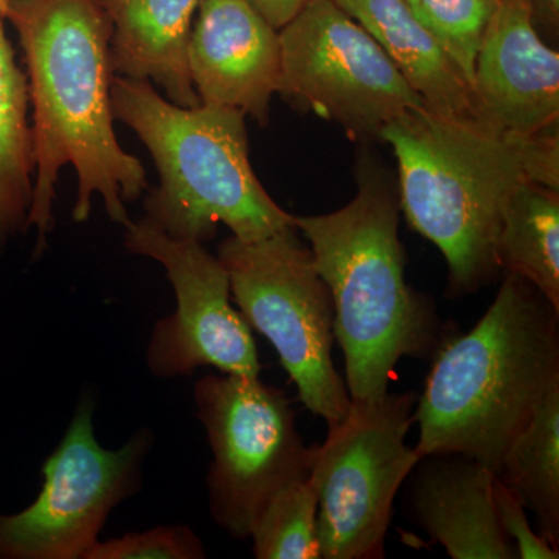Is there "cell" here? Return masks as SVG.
I'll return each instance as SVG.
<instances>
[{
	"mask_svg": "<svg viewBox=\"0 0 559 559\" xmlns=\"http://www.w3.org/2000/svg\"><path fill=\"white\" fill-rule=\"evenodd\" d=\"M5 20L28 70L36 176L27 227L38 231L36 252L50 230L66 165L79 176L73 219L90 218L98 197L114 223L130 226L124 202L146 190V173L114 131L110 25L100 0H13Z\"/></svg>",
	"mask_w": 559,
	"mask_h": 559,
	"instance_id": "6da1fadb",
	"label": "cell"
},
{
	"mask_svg": "<svg viewBox=\"0 0 559 559\" xmlns=\"http://www.w3.org/2000/svg\"><path fill=\"white\" fill-rule=\"evenodd\" d=\"M345 207L294 216L334 307V337L352 401L381 400L403 358H432L444 331L436 305L406 282L400 198L389 173L364 156Z\"/></svg>",
	"mask_w": 559,
	"mask_h": 559,
	"instance_id": "7a4b0ae2",
	"label": "cell"
},
{
	"mask_svg": "<svg viewBox=\"0 0 559 559\" xmlns=\"http://www.w3.org/2000/svg\"><path fill=\"white\" fill-rule=\"evenodd\" d=\"M415 406L419 457L459 454L498 473L544 396L559 384V311L507 272L466 334H447Z\"/></svg>",
	"mask_w": 559,
	"mask_h": 559,
	"instance_id": "3957f363",
	"label": "cell"
},
{
	"mask_svg": "<svg viewBox=\"0 0 559 559\" xmlns=\"http://www.w3.org/2000/svg\"><path fill=\"white\" fill-rule=\"evenodd\" d=\"M528 138L426 105L382 131L399 164L401 212L443 253L451 297L477 293L498 277L496 238L510 198L530 180Z\"/></svg>",
	"mask_w": 559,
	"mask_h": 559,
	"instance_id": "277c9868",
	"label": "cell"
},
{
	"mask_svg": "<svg viewBox=\"0 0 559 559\" xmlns=\"http://www.w3.org/2000/svg\"><path fill=\"white\" fill-rule=\"evenodd\" d=\"M114 119L150 150L160 183L145 201L143 223L176 240H209L223 223L235 238L257 241L294 226L249 160L246 116L226 106L183 108L145 80L110 84Z\"/></svg>",
	"mask_w": 559,
	"mask_h": 559,
	"instance_id": "5b68a950",
	"label": "cell"
},
{
	"mask_svg": "<svg viewBox=\"0 0 559 559\" xmlns=\"http://www.w3.org/2000/svg\"><path fill=\"white\" fill-rule=\"evenodd\" d=\"M218 260L242 318L274 345L301 404L329 426L342 421L352 399L333 360V299L297 227L257 241L231 235Z\"/></svg>",
	"mask_w": 559,
	"mask_h": 559,
	"instance_id": "8992f818",
	"label": "cell"
},
{
	"mask_svg": "<svg viewBox=\"0 0 559 559\" xmlns=\"http://www.w3.org/2000/svg\"><path fill=\"white\" fill-rule=\"evenodd\" d=\"M417 400L412 392H389L370 403L352 401L347 417L312 447L320 558L384 557L393 502L421 462L406 443Z\"/></svg>",
	"mask_w": 559,
	"mask_h": 559,
	"instance_id": "52a82bcc",
	"label": "cell"
},
{
	"mask_svg": "<svg viewBox=\"0 0 559 559\" xmlns=\"http://www.w3.org/2000/svg\"><path fill=\"white\" fill-rule=\"evenodd\" d=\"M194 403L213 455L210 513L234 538H249L266 503L310 477L312 447H305L285 392L260 378L207 374Z\"/></svg>",
	"mask_w": 559,
	"mask_h": 559,
	"instance_id": "ba28073f",
	"label": "cell"
},
{
	"mask_svg": "<svg viewBox=\"0 0 559 559\" xmlns=\"http://www.w3.org/2000/svg\"><path fill=\"white\" fill-rule=\"evenodd\" d=\"M282 94L304 112L334 121L360 142L426 105L380 44L334 0H310L278 31Z\"/></svg>",
	"mask_w": 559,
	"mask_h": 559,
	"instance_id": "9c48e42d",
	"label": "cell"
},
{
	"mask_svg": "<svg viewBox=\"0 0 559 559\" xmlns=\"http://www.w3.org/2000/svg\"><path fill=\"white\" fill-rule=\"evenodd\" d=\"M153 433L138 430L106 450L94 430V404L81 401L57 450L44 463L38 498L16 514H0V559H84L103 525L140 491Z\"/></svg>",
	"mask_w": 559,
	"mask_h": 559,
	"instance_id": "30bf717a",
	"label": "cell"
},
{
	"mask_svg": "<svg viewBox=\"0 0 559 559\" xmlns=\"http://www.w3.org/2000/svg\"><path fill=\"white\" fill-rule=\"evenodd\" d=\"M127 248L159 261L176 296V311L154 326L146 362L162 380L189 377L201 367L260 378L249 323L230 304L229 275L202 242L176 240L148 224L127 226Z\"/></svg>",
	"mask_w": 559,
	"mask_h": 559,
	"instance_id": "8fae6325",
	"label": "cell"
},
{
	"mask_svg": "<svg viewBox=\"0 0 559 559\" xmlns=\"http://www.w3.org/2000/svg\"><path fill=\"white\" fill-rule=\"evenodd\" d=\"M476 119L527 138L558 128L559 53L522 0H500L477 51L471 86Z\"/></svg>",
	"mask_w": 559,
	"mask_h": 559,
	"instance_id": "7c38bea8",
	"label": "cell"
},
{
	"mask_svg": "<svg viewBox=\"0 0 559 559\" xmlns=\"http://www.w3.org/2000/svg\"><path fill=\"white\" fill-rule=\"evenodd\" d=\"M189 69L201 105L237 109L266 124L282 76L278 31L246 0H204L191 31Z\"/></svg>",
	"mask_w": 559,
	"mask_h": 559,
	"instance_id": "4fadbf2b",
	"label": "cell"
},
{
	"mask_svg": "<svg viewBox=\"0 0 559 559\" xmlns=\"http://www.w3.org/2000/svg\"><path fill=\"white\" fill-rule=\"evenodd\" d=\"M412 485L419 527L452 559H513V544L500 530L495 471L459 454L429 455Z\"/></svg>",
	"mask_w": 559,
	"mask_h": 559,
	"instance_id": "5bb4252c",
	"label": "cell"
},
{
	"mask_svg": "<svg viewBox=\"0 0 559 559\" xmlns=\"http://www.w3.org/2000/svg\"><path fill=\"white\" fill-rule=\"evenodd\" d=\"M204 0H100L110 25V64L124 79L154 81L168 100L200 106L189 69L193 20Z\"/></svg>",
	"mask_w": 559,
	"mask_h": 559,
	"instance_id": "9a60e30c",
	"label": "cell"
},
{
	"mask_svg": "<svg viewBox=\"0 0 559 559\" xmlns=\"http://www.w3.org/2000/svg\"><path fill=\"white\" fill-rule=\"evenodd\" d=\"M380 44L428 108L474 117L473 94L450 55L415 16L406 0H334Z\"/></svg>",
	"mask_w": 559,
	"mask_h": 559,
	"instance_id": "2e32d148",
	"label": "cell"
},
{
	"mask_svg": "<svg viewBox=\"0 0 559 559\" xmlns=\"http://www.w3.org/2000/svg\"><path fill=\"white\" fill-rule=\"evenodd\" d=\"M495 253L500 270L535 286L559 311V190L521 183L503 212Z\"/></svg>",
	"mask_w": 559,
	"mask_h": 559,
	"instance_id": "e0dca14e",
	"label": "cell"
},
{
	"mask_svg": "<svg viewBox=\"0 0 559 559\" xmlns=\"http://www.w3.org/2000/svg\"><path fill=\"white\" fill-rule=\"evenodd\" d=\"M496 477L535 513L539 535L559 546V384L511 441Z\"/></svg>",
	"mask_w": 559,
	"mask_h": 559,
	"instance_id": "ac0fdd59",
	"label": "cell"
},
{
	"mask_svg": "<svg viewBox=\"0 0 559 559\" xmlns=\"http://www.w3.org/2000/svg\"><path fill=\"white\" fill-rule=\"evenodd\" d=\"M28 103L27 76L14 61L0 17V248L17 231L27 229L35 183Z\"/></svg>",
	"mask_w": 559,
	"mask_h": 559,
	"instance_id": "d6986e66",
	"label": "cell"
},
{
	"mask_svg": "<svg viewBox=\"0 0 559 559\" xmlns=\"http://www.w3.org/2000/svg\"><path fill=\"white\" fill-rule=\"evenodd\" d=\"M249 538L259 559H320L318 496L310 477L278 491L260 511Z\"/></svg>",
	"mask_w": 559,
	"mask_h": 559,
	"instance_id": "ffe728a7",
	"label": "cell"
},
{
	"mask_svg": "<svg viewBox=\"0 0 559 559\" xmlns=\"http://www.w3.org/2000/svg\"><path fill=\"white\" fill-rule=\"evenodd\" d=\"M417 20L450 55L469 87L485 32L500 0H406Z\"/></svg>",
	"mask_w": 559,
	"mask_h": 559,
	"instance_id": "44dd1931",
	"label": "cell"
},
{
	"mask_svg": "<svg viewBox=\"0 0 559 559\" xmlns=\"http://www.w3.org/2000/svg\"><path fill=\"white\" fill-rule=\"evenodd\" d=\"M205 549L197 533L183 525L130 533L121 538L98 540L84 559H201Z\"/></svg>",
	"mask_w": 559,
	"mask_h": 559,
	"instance_id": "7402d4cb",
	"label": "cell"
},
{
	"mask_svg": "<svg viewBox=\"0 0 559 559\" xmlns=\"http://www.w3.org/2000/svg\"><path fill=\"white\" fill-rule=\"evenodd\" d=\"M495 506L500 530L521 559H558V550L530 527L524 502L496 477Z\"/></svg>",
	"mask_w": 559,
	"mask_h": 559,
	"instance_id": "603a6c76",
	"label": "cell"
},
{
	"mask_svg": "<svg viewBox=\"0 0 559 559\" xmlns=\"http://www.w3.org/2000/svg\"><path fill=\"white\" fill-rule=\"evenodd\" d=\"M275 31H282L310 0H246Z\"/></svg>",
	"mask_w": 559,
	"mask_h": 559,
	"instance_id": "cb8c5ba5",
	"label": "cell"
},
{
	"mask_svg": "<svg viewBox=\"0 0 559 559\" xmlns=\"http://www.w3.org/2000/svg\"><path fill=\"white\" fill-rule=\"evenodd\" d=\"M527 5L533 25L540 38L558 39L559 0H522Z\"/></svg>",
	"mask_w": 559,
	"mask_h": 559,
	"instance_id": "d4e9b609",
	"label": "cell"
},
{
	"mask_svg": "<svg viewBox=\"0 0 559 559\" xmlns=\"http://www.w3.org/2000/svg\"><path fill=\"white\" fill-rule=\"evenodd\" d=\"M11 2H13V0H0V17H2V20H5L7 13H9Z\"/></svg>",
	"mask_w": 559,
	"mask_h": 559,
	"instance_id": "484cf974",
	"label": "cell"
}]
</instances>
